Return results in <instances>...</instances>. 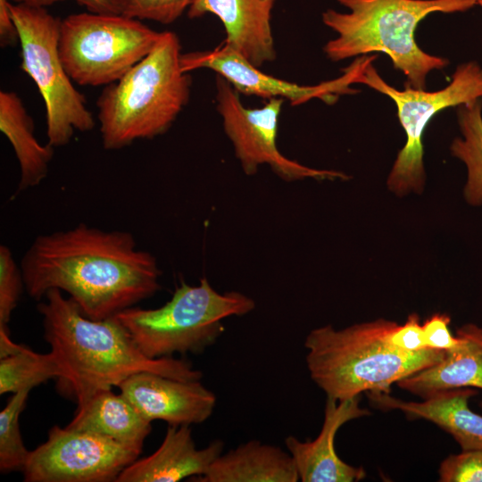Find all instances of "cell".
Instances as JSON below:
<instances>
[{"label": "cell", "mask_w": 482, "mask_h": 482, "mask_svg": "<svg viewBox=\"0 0 482 482\" xmlns=\"http://www.w3.org/2000/svg\"><path fill=\"white\" fill-rule=\"evenodd\" d=\"M37 304L44 337L61 370L59 386L78 407L103 389L119 386L133 374L147 371L179 380H200L201 370L174 357L149 358L115 318L95 320L59 289Z\"/></svg>", "instance_id": "obj_2"}, {"label": "cell", "mask_w": 482, "mask_h": 482, "mask_svg": "<svg viewBox=\"0 0 482 482\" xmlns=\"http://www.w3.org/2000/svg\"><path fill=\"white\" fill-rule=\"evenodd\" d=\"M391 323L379 319L343 329L327 325L310 331L304 340L307 369L327 397L345 401L364 392L389 394L393 383L445 356V350L393 347L386 338Z\"/></svg>", "instance_id": "obj_3"}, {"label": "cell", "mask_w": 482, "mask_h": 482, "mask_svg": "<svg viewBox=\"0 0 482 482\" xmlns=\"http://www.w3.org/2000/svg\"><path fill=\"white\" fill-rule=\"evenodd\" d=\"M162 32L122 14L81 12L61 21L59 53L79 86H108L154 47Z\"/></svg>", "instance_id": "obj_8"}, {"label": "cell", "mask_w": 482, "mask_h": 482, "mask_svg": "<svg viewBox=\"0 0 482 482\" xmlns=\"http://www.w3.org/2000/svg\"><path fill=\"white\" fill-rule=\"evenodd\" d=\"M386 338L390 345L404 352H418L428 348L417 313L410 314L403 325L392 321Z\"/></svg>", "instance_id": "obj_28"}, {"label": "cell", "mask_w": 482, "mask_h": 482, "mask_svg": "<svg viewBox=\"0 0 482 482\" xmlns=\"http://www.w3.org/2000/svg\"><path fill=\"white\" fill-rule=\"evenodd\" d=\"M67 427L91 431L141 450L151 431V422L127 397L112 389L96 392L79 406Z\"/></svg>", "instance_id": "obj_20"}, {"label": "cell", "mask_w": 482, "mask_h": 482, "mask_svg": "<svg viewBox=\"0 0 482 482\" xmlns=\"http://www.w3.org/2000/svg\"><path fill=\"white\" fill-rule=\"evenodd\" d=\"M120 14L170 24L188 9L192 0H113Z\"/></svg>", "instance_id": "obj_26"}, {"label": "cell", "mask_w": 482, "mask_h": 482, "mask_svg": "<svg viewBox=\"0 0 482 482\" xmlns=\"http://www.w3.org/2000/svg\"><path fill=\"white\" fill-rule=\"evenodd\" d=\"M0 130L12 145L20 167L16 195L38 186L48 174L54 147L37 141L33 119L14 92L0 91Z\"/></svg>", "instance_id": "obj_21"}, {"label": "cell", "mask_w": 482, "mask_h": 482, "mask_svg": "<svg viewBox=\"0 0 482 482\" xmlns=\"http://www.w3.org/2000/svg\"><path fill=\"white\" fill-rule=\"evenodd\" d=\"M20 266L30 297L40 301L59 289L95 320L112 318L161 288L156 258L138 249L131 233L85 223L38 235Z\"/></svg>", "instance_id": "obj_1"}, {"label": "cell", "mask_w": 482, "mask_h": 482, "mask_svg": "<svg viewBox=\"0 0 482 482\" xmlns=\"http://www.w3.org/2000/svg\"><path fill=\"white\" fill-rule=\"evenodd\" d=\"M358 83L386 95L395 102L399 121L406 134V143L399 151L387 178L389 190L401 196L411 192L421 193L425 184L424 130L442 110L482 97V67L473 61L461 63L448 86L429 92L406 86L403 90L395 88L379 76L371 62Z\"/></svg>", "instance_id": "obj_9"}, {"label": "cell", "mask_w": 482, "mask_h": 482, "mask_svg": "<svg viewBox=\"0 0 482 482\" xmlns=\"http://www.w3.org/2000/svg\"><path fill=\"white\" fill-rule=\"evenodd\" d=\"M456 336L460 344L446 351L443 360L401 378L396 385L422 399L455 388L482 389V327L465 324Z\"/></svg>", "instance_id": "obj_18"}, {"label": "cell", "mask_w": 482, "mask_h": 482, "mask_svg": "<svg viewBox=\"0 0 482 482\" xmlns=\"http://www.w3.org/2000/svg\"><path fill=\"white\" fill-rule=\"evenodd\" d=\"M276 0H192L187 16L216 15L226 37L221 44L251 64L261 68L276 59L271 12Z\"/></svg>", "instance_id": "obj_15"}, {"label": "cell", "mask_w": 482, "mask_h": 482, "mask_svg": "<svg viewBox=\"0 0 482 482\" xmlns=\"http://www.w3.org/2000/svg\"><path fill=\"white\" fill-rule=\"evenodd\" d=\"M20 43L19 32L9 9L8 0H0V46H15Z\"/></svg>", "instance_id": "obj_31"}, {"label": "cell", "mask_w": 482, "mask_h": 482, "mask_svg": "<svg viewBox=\"0 0 482 482\" xmlns=\"http://www.w3.org/2000/svg\"><path fill=\"white\" fill-rule=\"evenodd\" d=\"M254 301L237 291L220 293L206 278L196 286L182 283L165 304L155 309L128 308L114 317L149 358L198 353L224 332L222 320L243 316Z\"/></svg>", "instance_id": "obj_6"}, {"label": "cell", "mask_w": 482, "mask_h": 482, "mask_svg": "<svg viewBox=\"0 0 482 482\" xmlns=\"http://www.w3.org/2000/svg\"><path fill=\"white\" fill-rule=\"evenodd\" d=\"M457 120L461 137L453 139L452 154L467 167L468 177L463 189L465 200L472 206L482 205V100L461 104Z\"/></svg>", "instance_id": "obj_22"}, {"label": "cell", "mask_w": 482, "mask_h": 482, "mask_svg": "<svg viewBox=\"0 0 482 482\" xmlns=\"http://www.w3.org/2000/svg\"><path fill=\"white\" fill-rule=\"evenodd\" d=\"M198 482H296L291 454L278 446L252 440L221 453Z\"/></svg>", "instance_id": "obj_19"}, {"label": "cell", "mask_w": 482, "mask_h": 482, "mask_svg": "<svg viewBox=\"0 0 482 482\" xmlns=\"http://www.w3.org/2000/svg\"><path fill=\"white\" fill-rule=\"evenodd\" d=\"M180 43L161 34L152 51L100 94L99 130L105 150H120L152 139L172 126L190 98L191 77L181 67Z\"/></svg>", "instance_id": "obj_5"}, {"label": "cell", "mask_w": 482, "mask_h": 482, "mask_svg": "<svg viewBox=\"0 0 482 482\" xmlns=\"http://www.w3.org/2000/svg\"><path fill=\"white\" fill-rule=\"evenodd\" d=\"M476 2H477V4L482 7V0H476Z\"/></svg>", "instance_id": "obj_33"}, {"label": "cell", "mask_w": 482, "mask_h": 482, "mask_svg": "<svg viewBox=\"0 0 482 482\" xmlns=\"http://www.w3.org/2000/svg\"><path fill=\"white\" fill-rule=\"evenodd\" d=\"M118 387L150 422L162 420L177 426L203 423L216 404L215 395L200 380H179L143 371L131 375Z\"/></svg>", "instance_id": "obj_13"}, {"label": "cell", "mask_w": 482, "mask_h": 482, "mask_svg": "<svg viewBox=\"0 0 482 482\" xmlns=\"http://www.w3.org/2000/svg\"><path fill=\"white\" fill-rule=\"evenodd\" d=\"M220 440L197 449L189 425H169L159 448L125 468L116 482H177L200 477L223 451Z\"/></svg>", "instance_id": "obj_16"}, {"label": "cell", "mask_w": 482, "mask_h": 482, "mask_svg": "<svg viewBox=\"0 0 482 482\" xmlns=\"http://www.w3.org/2000/svg\"><path fill=\"white\" fill-rule=\"evenodd\" d=\"M11 3L34 7H46L64 0H8ZM83 5L87 12L96 13L120 14L113 0H73Z\"/></svg>", "instance_id": "obj_30"}, {"label": "cell", "mask_w": 482, "mask_h": 482, "mask_svg": "<svg viewBox=\"0 0 482 482\" xmlns=\"http://www.w3.org/2000/svg\"><path fill=\"white\" fill-rule=\"evenodd\" d=\"M142 450L99 434L54 426L46 442L29 452L26 482H112Z\"/></svg>", "instance_id": "obj_11"}, {"label": "cell", "mask_w": 482, "mask_h": 482, "mask_svg": "<svg viewBox=\"0 0 482 482\" xmlns=\"http://www.w3.org/2000/svg\"><path fill=\"white\" fill-rule=\"evenodd\" d=\"M438 473L442 482H482V450L448 456L442 461Z\"/></svg>", "instance_id": "obj_27"}, {"label": "cell", "mask_w": 482, "mask_h": 482, "mask_svg": "<svg viewBox=\"0 0 482 482\" xmlns=\"http://www.w3.org/2000/svg\"><path fill=\"white\" fill-rule=\"evenodd\" d=\"M376 58L377 55L359 57L344 70L339 78L314 86H303L265 74L222 45L211 51L182 54L180 62L186 72L201 68L215 71L239 94L267 99L282 98L293 105H299L313 98L334 104L341 95L357 93L351 85L358 83L365 68Z\"/></svg>", "instance_id": "obj_12"}, {"label": "cell", "mask_w": 482, "mask_h": 482, "mask_svg": "<svg viewBox=\"0 0 482 482\" xmlns=\"http://www.w3.org/2000/svg\"><path fill=\"white\" fill-rule=\"evenodd\" d=\"M478 392L468 387L438 392L422 402H405L384 392H367L373 406L400 410L411 418L429 420L448 432L462 451L482 450V416L472 411L469 399Z\"/></svg>", "instance_id": "obj_17"}, {"label": "cell", "mask_w": 482, "mask_h": 482, "mask_svg": "<svg viewBox=\"0 0 482 482\" xmlns=\"http://www.w3.org/2000/svg\"><path fill=\"white\" fill-rule=\"evenodd\" d=\"M60 376V367L51 352L38 353L24 346L20 353L0 359V394L31 390Z\"/></svg>", "instance_id": "obj_23"}, {"label": "cell", "mask_w": 482, "mask_h": 482, "mask_svg": "<svg viewBox=\"0 0 482 482\" xmlns=\"http://www.w3.org/2000/svg\"><path fill=\"white\" fill-rule=\"evenodd\" d=\"M359 396L337 401L327 397L324 420L318 436L302 442L294 436L285 439L291 454L299 480L303 482H353L365 478L363 468L352 466L340 459L335 450V437L338 429L346 422L370 415L359 405Z\"/></svg>", "instance_id": "obj_14"}, {"label": "cell", "mask_w": 482, "mask_h": 482, "mask_svg": "<svg viewBox=\"0 0 482 482\" xmlns=\"http://www.w3.org/2000/svg\"><path fill=\"white\" fill-rule=\"evenodd\" d=\"M215 84L217 110L221 116L224 131L246 175H253L261 165H268L286 181L349 179L341 171L311 168L280 153L277 137L284 99L270 98L262 107L246 108L239 93L227 79L217 75Z\"/></svg>", "instance_id": "obj_10"}, {"label": "cell", "mask_w": 482, "mask_h": 482, "mask_svg": "<svg viewBox=\"0 0 482 482\" xmlns=\"http://www.w3.org/2000/svg\"><path fill=\"white\" fill-rule=\"evenodd\" d=\"M30 390L12 395L0 412V470L2 473L22 471L30 451L21 439L19 418Z\"/></svg>", "instance_id": "obj_24"}, {"label": "cell", "mask_w": 482, "mask_h": 482, "mask_svg": "<svg viewBox=\"0 0 482 482\" xmlns=\"http://www.w3.org/2000/svg\"><path fill=\"white\" fill-rule=\"evenodd\" d=\"M21 49V69L35 82L46 106L47 143L61 147L74 132L95 127L84 96L72 84L59 53L61 19L44 7L9 2Z\"/></svg>", "instance_id": "obj_7"}, {"label": "cell", "mask_w": 482, "mask_h": 482, "mask_svg": "<svg viewBox=\"0 0 482 482\" xmlns=\"http://www.w3.org/2000/svg\"><path fill=\"white\" fill-rule=\"evenodd\" d=\"M25 288L21 266H18L11 249L0 245V327L8 328L12 313Z\"/></svg>", "instance_id": "obj_25"}, {"label": "cell", "mask_w": 482, "mask_h": 482, "mask_svg": "<svg viewBox=\"0 0 482 482\" xmlns=\"http://www.w3.org/2000/svg\"><path fill=\"white\" fill-rule=\"evenodd\" d=\"M24 346L11 339L8 328L0 327V359L20 353Z\"/></svg>", "instance_id": "obj_32"}, {"label": "cell", "mask_w": 482, "mask_h": 482, "mask_svg": "<svg viewBox=\"0 0 482 482\" xmlns=\"http://www.w3.org/2000/svg\"><path fill=\"white\" fill-rule=\"evenodd\" d=\"M349 12L328 9L326 26L337 37L323 47L327 57L338 62L361 54L384 53L407 78L405 86L424 89L427 75L442 70L448 60L431 55L417 45L418 24L433 12H465L476 0H337Z\"/></svg>", "instance_id": "obj_4"}, {"label": "cell", "mask_w": 482, "mask_h": 482, "mask_svg": "<svg viewBox=\"0 0 482 482\" xmlns=\"http://www.w3.org/2000/svg\"><path fill=\"white\" fill-rule=\"evenodd\" d=\"M451 318L445 313H436L422 324L427 347L449 351L460 344V338L449 328Z\"/></svg>", "instance_id": "obj_29"}, {"label": "cell", "mask_w": 482, "mask_h": 482, "mask_svg": "<svg viewBox=\"0 0 482 482\" xmlns=\"http://www.w3.org/2000/svg\"><path fill=\"white\" fill-rule=\"evenodd\" d=\"M482 405V404H481Z\"/></svg>", "instance_id": "obj_34"}]
</instances>
